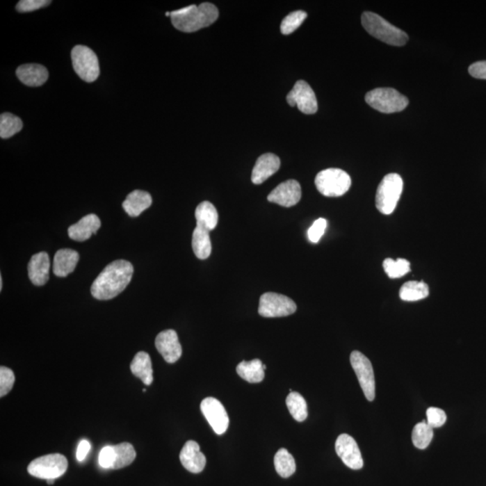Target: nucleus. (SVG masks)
Wrapping results in <instances>:
<instances>
[{
	"mask_svg": "<svg viewBox=\"0 0 486 486\" xmlns=\"http://www.w3.org/2000/svg\"><path fill=\"white\" fill-rule=\"evenodd\" d=\"M133 267L129 261H115L110 263L95 280L91 293L97 300H110L124 291L129 285Z\"/></svg>",
	"mask_w": 486,
	"mask_h": 486,
	"instance_id": "1",
	"label": "nucleus"
},
{
	"mask_svg": "<svg viewBox=\"0 0 486 486\" xmlns=\"http://www.w3.org/2000/svg\"><path fill=\"white\" fill-rule=\"evenodd\" d=\"M219 17L218 8L211 3L188 7L170 12L171 22L176 29L184 33H194L216 22Z\"/></svg>",
	"mask_w": 486,
	"mask_h": 486,
	"instance_id": "2",
	"label": "nucleus"
},
{
	"mask_svg": "<svg viewBox=\"0 0 486 486\" xmlns=\"http://www.w3.org/2000/svg\"><path fill=\"white\" fill-rule=\"evenodd\" d=\"M362 23L366 32L375 38L393 47H403L408 41V35L383 17L373 12H364Z\"/></svg>",
	"mask_w": 486,
	"mask_h": 486,
	"instance_id": "3",
	"label": "nucleus"
},
{
	"mask_svg": "<svg viewBox=\"0 0 486 486\" xmlns=\"http://www.w3.org/2000/svg\"><path fill=\"white\" fill-rule=\"evenodd\" d=\"M403 189L402 177L396 173L388 174L379 184L375 195V206L383 215H391L396 209Z\"/></svg>",
	"mask_w": 486,
	"mask_h": 486,
	"instance_id": "4",
	"label": "nucleus"
},
{
	"mask_svg": "<svg viewBox=\"0 0 486 486\" xmlns=\"http://www.w3.org/2000/svg\"><path fill=\"white\" fill-rule=\"evenodd\" d=\"M365 100L371 108L384 114L401 112L409 104L407 97L391 88H375L366 93Z\"/></svg>",
	"mask_w": 486,
	"mask_h": 486,
	"instance_id": "5",
	"label": "nucleus"
},
{
	"mask_svg": "<svg viewBox=\"0 0 486 486\" xmlns=\"http://www.w3.org/2000/svg\"><path fill=\"white\" fill-rule=\"evenodd\" d=\"M316 186L321 194L339 197L347 193L351 186L350 175L340 169H327L317 174Z\"/></svg>",
	"mask_w": 486,
	"mask_h": 486,
	"instance_id": "6",
	"label": "nucleus"
},
{
	"mask_svg": "<svg viewBox=\"0 0 486 486\" xmlns=\"http://www.w3.org/2000/svg\"><path fill=\"white\" fill-rule=\"evenodd\" d=\"M68 460L62 454L42 455L33 460L27 467L30 475L41 479H56L65 473Z\"/></svg>",
	"mask_w": 486,
	"mask_h": 486,
	"instance_id": "7",
	"label": "nucleus"
},
{
	"mask_svg": "<svg viewBox=\"0 0 486 486\" xmlns=\"http://www.w3.org/2000/svg\"><path fill=\"white\" fill-rule=\"evenodd\" d=\"M72 60L73 69L79 78L84 81L94 82L99 76V63L97 54L90 48L77 45L72 49Z\"/></svg>",
	"mask_w": 486,
	"mask_h": 486,
	"instance_id": "8",
	"label": "nucleus"
},
{
	"mask_svg": "<svg viewBox=\"0 0 486 486\" xmlns=\"http://www.w3.org/2000/svg\"><path fill=\"white\" fill-rule=\"evenodd\" d=\"M295 302L284 295L266 293L259 299V316L266 318L289 316L295 313Z\"/></svg>",
	"mask_w": 486,
	"mask_h": 486,
	"instance_id": "9",
	"label": "nucleus"
},
{
	"mask_svg": "<svg viewBox=\"0 0 486 486\" xmlns=\"http://www.w3.org/2000/svg\"><path fill=\"white\" fill-rule=\"evenodd\" d=\"M350 364L359 379L360 387L366 398L369 402L374 401L375 397V383L374 371L371 360L359 351H353L350 355Z\"/></svg>",
	"mask_w": 486,
	"mask_h": 486,
	"instance_id": "10",
	"label": "nucleus"
},
{
	"mask_svg": "<svg viewBox=\"0 0 486 486\" xmlns=\"http://www.w3.org/2000/svg\"><path fill=\"white\" fill-rule=\"evenodd\" d=\"M286 101L289 106H298L304 114L314 115L318 110L316 94L310 85L305 81L296 82L293 90L287 95Z\"/></svg>",
	"mask_w": 486,
	"mask_h": 486,
	"instance_id": "11",
	"label": "nucleus"
},
{
	"mask_svg": "<svg viewBox=\"0 0 486 486\" xmlns=\"http://www.w3.org/2000/svg\"><path fill=\"white\" fill-rule=\"evenodd\" d=\"M200 408L213 432L217 435L225 433L229 427V417L222 403L213 397H207L202 401Z\"/></svg>",
	"mask_w": 486,
	"mask_h": 486,
	"instance_id": "12",
	"label": "nucleus"
},
{
	"mask_svg": "<svg viewBox=\"0 0 486 486\" xmlns=\"http://www.w3.org/2000/svg\"><path fill=\"white\" fill-rule=\"evenodd\" d=\"M335 451L348 467L354 470L362 469L364 462L362 452L353 437L348 434L339 436L335 443Z\"/></svg>",
	"mask_w": 486,
	"mask_h": 486,
	"instance_id": "13",
	"label": "nucleus"
},
{
	"mask_svg": "<svg viewBox=\"0 0 486 486\" xmlns=\"http://www.w3.org/2000/svg\"><path fill=\"white\" fill-rule=\"evenodd\" d=\"M302 197L301 186L296 180L289 179L278 185L268 195V200L284 207H291L299 203Z\"/></svg>",
	"mask_w": 486,
	"mask_h": 486,
	"instance_id": "14",
	"label": "nucleus"
},
{
	"mask_svg": "<svg viewBox=\"0 0 486 486\" xmlns=\"http://www.w3.org/2000/svg\"><path fill=\"white\" fill-rule=\"evenodd\" d=\"M155 346L168 363L178 362L182 355V347L178 334L174 330H166L159 333L156 337Z\"/></svg>",
	"mask_w": 486,
	"mask_h": 486,
	"instance_id": "15",
	"label": "nucleus"
},
{
	"mask_svg": "<svg viewBox=\"0 0 486 486\" xmlns=\"http://www.w3.org/2000/svg\"><path fill=\"white\" fill-rule=\"evenodd\" d=\"M180 462L189 472L200 473L206 464V457L200 451V446L194 440L186 442L179 455Z\"/></svg>",
	"mask_w": 486,
	"mask_h": 486,
	"instance_id": "16",
	"label": "nucleus"
},
{
	"mask_svg": "<svg viewBox=\"0 0 486 486\" xmlns=\"http://www.w3.org/2000/svg\"><path fill=\"white\" fill-rule=\"evenodd\" d=\"M280 168V160L273 154H263L257 160L252 174L253 184L259 185L274 175Z\"/></svg>",
	"mask_w": 486,
	"mask_h": 486,
	"instance_id": "17",
	"label": "nucleus"
},
{
	"mask_svg": "<svg viewBox=\"0 0 486 486\" xmlns=\"http://www.w3.org/2000/svg\"><path fill=\"white\" fill-rule=\"evenodd\" d=\"M101 226L100 219L94 213H90L79 220L77 224L70 226L68 234L70 239L76 241H85L92 234H97Z\"/></svg>",
	"mask_w": 486,
	"mask_h": 486,
	"instance_id": "18",
	"label": "nucleus"
},
{
	"mask_svg": "<svg viewBox=\"0 0 486 486\" xmlns=\"http://www.w3.org/2000/svg\"><path fill=\"white\" fill-rule=\"evenodd\" d=\"M50 259L47 252H40L32 256L29 264V276L35 286L45 285L49 280Z\"/></svg>",
	"mask_w": 486,
	"mask_h": 486,
	"instance_id": "19",
	"label": "nucleus"
},
{
	"mask_svg": "<svg viewBox=\"0 0 486 486\" xmlns=\"http://www.w3.org/2000/svg\"><path fill=\"white\" fill-rule=\"evenodd\" d=\"M17 76L24 85L39 87L47 81L49 73L47 69L40 64H24L18 67Z\"/></svg>",
	"mask_w": 486,
	"mask_h": 486,
	"instance_id": "20",
	"label": "nucleus"
},
{
	"mask_svg": "<svg viewBox=\"0 0 486 486\" xmlns=\"http://www.w3.org/2000/svg\"><path fill=\"white\" fill-rule=\"evenodd\" d=\"M79 259L77 252L72 249L58 250L54 259V272L55 276L65 277L74 271Z\"/></svg>",
	"mask_w": 486,
	"mask_h": 486,
	"instance_id": "21",
	"label": "nucleus"
},
{
	"mask_svg": "<svg viewBox=\"0 0 486 486\" xmlns=\"http://www.w3.org/2000/svg\"><path fill=\"white\" fill-rule=\"evenodd\" d=\"M152 198L148 192L134 191L127 195L124 201L123 207L131 217H137L152 206Z\"/></svg>",
	"mask_w": 486,
	"mask_h": 486,
	"instance_id": "22",
	"label": "nucleus"
},
{
	"mask_svg": "<svg viewBox=\"0 0 486 486\" xmlns=\"http://www.w3.org/2000/svg\"><path fill=\"white\" fill-rule=\"evenodd\" d=\"M131 371L146 386L152 384L154 381V371H152V359L149 354L145 351L137 353L131 362Z\"/></svg>",
	"mask_w": 486,
	"mask_h": 486,
	"instance_id": "23",
	"label": "nucleus"
},
{
	"mask_svg": "<svg viewBox=\"0 0 486 486\" xmlns=\"http://www.w3.org/2000/svg\"><path fill=\"white\" fill-rule=\"evenodd\" d=\"M266 365H263L261 359H253L252 362H243L237 366V374L249 383H261L265 378Z\"/></svg>",
	"mask_w": 486,
	"mask_h": 486,
	"instance_id": "24",
	"label": "nucleus"
},
{
	"mask_svg": "<svg viewBox=\"0 0 486 486\" xmlns=\"http://www.w3.org/2000/svg\"><path fill=\"white\" fill-rule=\"evenodd\" d=\"M195 219H197L198 227L211 232L218 224V213H217L215 206L210 202H202L195 209Z\"/></svg>",
	"mask_w": 486,
	"mask_h": 486,
	"instance_id": "25",
	"label": "nucleus"
},
{
	"mask_svg": "<svg viewBox=\"0 0 486 486\" xmlns=\"http://www.w3.org/2000/svg\"><path fill=\"white\" fill-rule=\"evenodd\" d=\"M192 248H193L197 258L200 259H209L211 252H212L210 232L197 226L193 232V237H192Z\"/></svg>",
	"mask_w": 486,
	"mask_h": 486,
	"instance_id": "26",
	"label": "nucleus"
},
{
	"mask_svg": "<svg viewBox=\"0 0 486 486\" xmlns=\"http://www.w3.org/2000/svg\"><path fill=\"white\" fill-rule=\"evenodd\" d=\"M429 286L423 281H409L400 289V298L406 302H415L428 298Z\"/></svg>",
	"mask_w": 486,
	"mask_h": 486,
	"instance_id": "27",
	"label": "nucleus"
},
{
	"mask_svg": "<svg viewBox=\"0 0 486 486\" xmlns=\"http://www.w3.org/2000/svg\"><path fill=\"white\" fill-rule=\"evenodd\" d=\"M275 469L278 475L283 478H290L295 472V458L286 448H280L275 455Z\"/></svg>",
	"mask_w": 486,
	"mask_h": 486,
	"instance_id": "28",
	"label": "nucleus"
},
{
	"mask_svg": "<svg viewBox=\"0 0 486 486\" xmlns=\"http://www.w3.org/2000/svg\"><path fill=\"white\" fill-rule=\"evenodd\" d=\"M113 448H114L115 457L112 469H124V467L129 466L136 460V449L130 443H121V444L113 446Z\"/></svg>",
	"mask_w": 486,
	"mask_h": 486,
	"instance_id": "29",
	"label": "nucleus"
},
{
	"mask_svg": "<svg viewBox=\"0 0 486 486\" xmlns=\"http://www.w3.org/2000/svg\"><path fill=\"white\" fill-rule=\"evenodd\" d=\"M286 406L290 414L295 421L302 423L308 416L307 403L300 394L292 392L286 397Z\"/></svg>",
	"mask_w": 486,
	"mask_h": 486,
	"instance_id": "30",
	"label": "nucleus"
},
{
	"mask_svg": "<svg viewBox=\"0 0 486 486\" xmlns=\"http://www.w3.org/2000/svg\"><path fill=\"white\" fill-rule=\"evenodd\" d=\"M22 128L23 122L17 116L10 113H3L0 116V136L2 139L10 138Z\"/></svg>",
	"mask_w": 486,
	"mask_h": 486,
	"instance_id": "31",
	"label": "nucleus"
},
{
	"mask_svg": "<svg viewBox=\"0 0 486 486\" xmlns=\"http://www.w3.org/2000/svg\"><path fill=\"white\" fill-rule=\"evenodd\" d=\"M433 438V428L428 424L427 421L415 425L412 430V443L417 448L424 449L430 445Z\"/></svg>",
	"mask_w": 486,
	"mask_h": 486,
	"instance_id": "32",
	"label": "nucleus"
},
{
	"mask_svg": "<svg viewBox=\"0 0 486 486\" xmlns=\"http://www.w3.org/2000/svg\"><path fill=\"white\" fill-rule=\"evenodd\" d=\"M383 268L388 277L390 278H399L405 276L411 271V265L407 259H386L383 262Z\"/></svg>",
	"mask_w": 486,
	"mask_h": 486,
	"instance_id": "33",
	"label": "nucleus"
},
{
	"mask_svg": "<svg viewBox=\"0 0 486 486\" xmlns=\"http://www.w3.org/2000/svg\"><path fill=\"white\" fill-rule=\"evenodd\" d=\"M307 14L305 11L298 10L292 12L289 16L284 18L282 23H281L280 30L283 35H290L295 31L298 27H300L301 24L305 19H307Z\"/></svg>",
	"mask_w": 486,
	"mask_h": 486,
	"instance_id": "34",
	"label": "nucleus"
},
{
	"mask_svg": "<svg viewBox=\"0 0 486 486\" xmlns=\"http://www.w3.org/2000/svg\"><path fill=\"white\" fill-rule=\"evenodd\" d=\"M15 384L14 372L7 366L0 368V397H4L10 392Z\"/></svg>",
	"mask_w": 486,
	"mask_h": 486,
	"instance_id": "35",
	"label": "nucleus"
},
{
	"mask_svg": "<svg viewBox=\"0 0 486 486\" xmlns=\"http://www.w3.org/2000/svg\"><path fill=\"white\" fill-rule=\"evenodd\" d=\"M427 423L430 427L439 428L445 424L447 421V415L443 410L436 407H430L427 410Z\"/></svg>",
	"mask_w": 486,
	"mask_h": 486,
	"instance_id": "36",
	"label": "nucleus"
},
{
	"mask_svg": "<svg viewBox=\"0 0 486 486\" xmlns=\"http://www.w3.org/2000/svg\"><path fill=\"white\" fill-rule=\"evenodd\" d=\"M327 228V221L325 219L319 218L314 221L313 225L309 228L307 236L309 241L313 243H317L323 237Z\"/></svg>",
	"mask_w": 486,
	"mask_h": 486,
	"instance_id": "37",
	"label": "nucleus"
},
{
	"mask_svg": "<svg viewBox=\"0 0 486 486\" xmlns=\"http://www.w3.org/2000/svg\"><path fill=\"white\" fill-rule=\"evenodd\" d=\"M51 1L47 0H21L17 3V10L21 13L38 10V9L47 7Z\"/></svg>",
	"mask_w": 486,
	"mask_h": 486,
	"instance_id": "38",
	"label": "nucleus"
},
{
	"mask_svg": "<svg viewBox=\"0 0 486 486\" xmlns=\"http://www.w3.org/2000/svg\"><path fill=\"white\" fill-rule=\"evenodd\" d=\"M115 451L112 446H106V447H104L102 449H101L99 453V466L105 469H112L113 464L115 462Z\"/></svg>",
	"mask_w": 486,
	"mask_h": 486,
	"instance_id": "39",
	"label": "nucleus"
},
{
	"mask_svg": "<svg viewBox=\"0 0 486 486\" xmlns=\"http://www.w3.org/2000/svg\"><path fill=\"white\" fill-rule=\"evenodd\" d=\"M469 72L473 78L486 79V60L473 63L469 67Z\"/></svg>",
	"mask_w": 486,
	"mask_h": 486,
	"instance_id": "40",
	"label": "nucleus"
},
{
	"mask_svg": "<svg viewBox=\"0 0 486 486\" xmlns=\"http://www.w3.org/2000/svg\"><path fill=\"white\" fill-rule=\"evenodd\" d=\"M90 448L91 445L88 440L83 439L79 442L77 449V454H76V457H77V460L79 461V462H81V461L85 460L86 457H87V455L88 454V452H90Z\"/></svg>",
	"mask_w": 486,
	"mask_h": 486,
	"instance_id": "41",
	"label": "nucleus"
},
{
	"mask_svg": "<svg viewBox=\"0 0 486 486\" xmlns=\"http://www.w3.org/2000/svg\"><path fill=\"white\" fill-rule=\"evenodd\" d=\"M55 482V479H48L47 483L48 485H54Z\"/></svg>",
	"mask_w": 486,
	"mask_h": 486,
	"instance_id": "42",
	"label": "nucleus"
},
{
	"mask_svg": "<svg viewBox=\"0 0 486 486\" xmlns=\"http://www.w3.org/2000/svg\"><path fill=\"white\" fill-rule=\"evenodd\" d=\"M3 287V278L2 277H0V290H2Z\"/></svg>",
	"mask_w": 486,
	"mask_h": 486,
	"instance_id": "43",
	"label": "nucleus"
},
{
	"mask_svg": "<svg viewBox=\"0 0 486 486\" xmlns=\"http://www.w3.org/2000/svg\"><path fill=\"white\" fill-rule=\"evenodd\" d=\"M165 15H166L167 17H170V12H167Z\"/></svg>",
	"mask_w": 486,
	"mask_h": 486,
	"instance_id": "44",
	"label": "nucleus"
}]
</instances>
